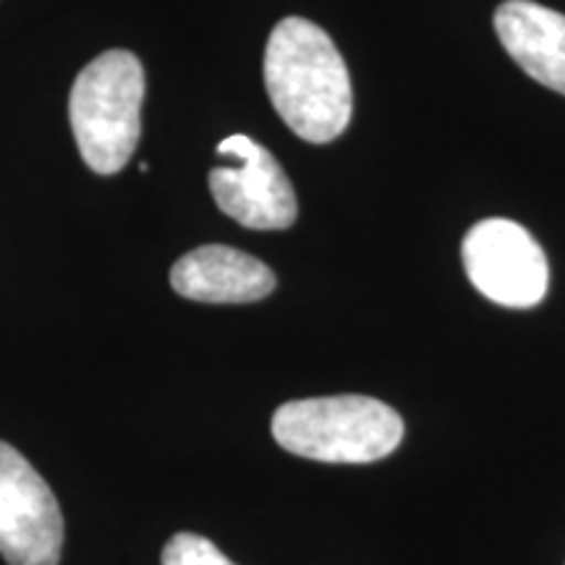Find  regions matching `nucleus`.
<instances>
[{
    "label": "nucleus",
    "mask_w": 565,
    "mask_h": 565,
    "mask_svg": "<svg viewBox=\"0 0 565 565\" xmlns=\"http://www.w3.org/2000/svg\"><path fill=\"white\" fill-rule=\"evenodd\" d=\"M265 87L273 108L303 141H333L351 121L349 68L333 40L309 19L288 17L273 30Z\"/></svg>",
    "instance_id": "obj_1"
},
{
    "label": "nucleus",
    "mask_w": 565,
    "mask_h": 565,
    "mask_svg": "<svg viewBox=\"0 0 565 565\" xmlns=\"http://www.w3.org/2000/svg\"><path fill=\"white\" fill-rule=\"evenodd\" d=\"M273 437L288 454L322 463H372L404 440V419L370 395H328L282 404Z\"/></svg>",
    "instance_id": "obj_2"
},
{
    "label": "nucleus",
    "mask_w": 565,
    "mask_h": 565,
    "mask_svg": "<svg viewBox=\"0 0 565 565\" xmlns=\"http://www.w3.org/2000/svg\"><path fill=\"white\" fill-rule=\"evenodd\" d=\"M145 68L129 51L97 55L76 76L68 118L76 147L95 173L113 175L131 160L141 137Z\"/></svg>",
    "instance_id": "obj_3"
},
{
    "label": "nucleus",
    "mask_w": 565,
    "mask_h": 565,
    "mask_svg": "<svg viewBox=\"0 0 565 565\" xmlns=\"http://www.w3.org/2000/svg\"><path fill=\"white\" fill-rule=\"evenodd\" d=\"M461 254L477 291L500 307L529 309L547 296V257L524 225L505 217L477 223L466 233Z\"/></svg>",
    "instance_id": "obj_4"
},
{
    "label": "nucleus",
    "mask_w": 565,
    "mask_h": 565,
    "mask_svg": "<svg viewBox=\"0 0 565 565\" xmlns=\"http://www.w3.org/2000/svg\"><path fill=\"white\" fill-rule=\"evenodd\" d=\"M63 515L40 471L0 440V555L9 565H58Z\"/></svg>",
    "instance_id": "obj_5"
},
{
    "label": "nucleus",
    "mask_w": 565,
    "mask_h": 565,
    "mask_svg": "<svg viewBox=\"0 0 565 565\" xmlns=\"http://www.w3.org/2000/svg\"><path fill=\"white\" fill-rule=\"evenodd\" d=\"M217 154L233 166L210 171V192L225 215L254 231H282L296 221V194L270 150L246 134L217 145Z\"/></svg>",
    "instance_id": "obj_6"
},
{
    "label": "nucleus",
    "mask_w": 565,
    "mask_h": 565,
    "mask_svg": "<svg viewBox=\"0 0 565 565\" xmlns=\"http://www.w3.org/2000/svg\"><path fill=\"white\" fill-rule=\"evenodd\" d=\"M171 286L175 294L192 301L249 303L275 291V275L252 254L207 244L173 265Z\"/></svg>",
    "instance_id": "obj_7"
},
{
    "label": "nucleus",
    "mask_w": 565,
    "mask_h": 565,
    "mask_svg": "<svg viewBox=\"0 0 565 565\" xmlns=\"http://www.w3.org/2000/svg\"><path fill=\"white\" fill-rule=\"evenodd\" d=\"M494 32L534 82L565 95V17L532 0H508L494 11Z\"/></svg>",
    "instance_id": "obj_8"
},
{
    "label": "nucleus",
    "mask_w": 565,
    "mask_h": 565,
    "mask_svg": "<svg viewBox=\"0 0 565 565\" xmlns=\"http://www.w3.org/2000/svg\"><path fill=\"white\" fill-rule=\"evenodd\" d=\"M162 565H236L225 557L207 536L181 532L171 536L166 550H162Z\"/></svg>",
    "instance_id": "obj_9"
}]
</instances>
